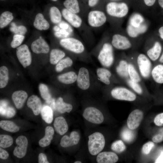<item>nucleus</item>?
Masks as SVG:
<instances>
[{"label": "nucleus", "instance_id": "1", "mask_svg": "<svg viewBox=\"0 0 163 163\" xmlns=\"http://www.w3.org/2000/svg\"><path fill=\"white\" fill-rule=\"evenodd\" d=\"M133 59L143 80L150 79L151 78V72L153 66L152 61L147 55L143 53L139 54Z\"/></svg>", "mask_w": 163, "mask_h": 163}, {"label": "nucleus", "instance_id": "2", "mask_svg": "<svg viewBox=\"0 0 163 163\" xmlns=\"http://www.w3.org/2000/svg\"><path fill=\"white\" fill-rule=\"evenodd\" d=\"M110 94L116 99L130 102L136 100L138 95L127 86H123L112 88L110 91Z\"/></svg>", "mask_w": 163, "mask_h": 163}, {"label": "nucleus", "instance_id": "3", "mask_svg": "<svg viewBox=\"0 0 163 163\" xmlns=\"http://www.w3.org/2000/svg\"><path fill=\"white\" fill-rule=\"evenodd\" d=\"M98 59L104 68H109L112 66L114 57L113 47L111 44L108 42L104 43L99 53Z\"/></svg>", "mask_w": 163, "mask_h": 163}, {"label": "nucleus", "instance_id": "4", "mask_svg": "<svg viewBox=\"0 0 163 163\" xmlns=\"http://www.w3.org/2000/svg\"><path fill=\"white\" fill-rule=\"evenodd\" d=\"M88 149L90 153L95 155L99 153L104 149L105 140L103 135L99 132H95L88 136Z\"/></svg>", "mask_w": 163, "mask_h": 163}, {"label": "nucleus", "instance_id": "5", "mask_svg": "<svg viewBox=\"0 0 163 163\" xmlns=\"http://www.w3.org/2000/svg\"><path fill=\"white\" fill-rule=\"evenodd\" d=\"M60 45L66 50L76 54L83 53L85 47L82 43L74 37H67L61 39Z\"/></svg>", "mask_w": 163, "mask_h": 163}, {"label": "nucleus", "instance_id": "6", "mask_svg": "<svg viewBox=\"0 0 163 163\" xmlns=\"http://www.w3.org/2000/svg\"><path fill=\"white\" fill-rule=\"evenodd\" d=\"M106 10L109 15L114 17L121 18L127 15L128 12V8L125 3L111 2L107 4Z\"/></svg>", "mask_w": 163, "mask_h": 163}, {"label": "nucleus", "instance_id": "7", "mask_svg": "<svg viewBox=\"0 0 163 163\" xmlns=\"http://www.w3.org/2000/svg\"><path fill=\"white\" fill-rule=\"evenodd\" d=\"M107 21V17L103 11L98 10L90 11L87 15V22L91 27L97 28L103 25Z\"/></svg>", "mask_w": 163, "mask_h": 163}, {"label": "nucleus", "instance_id": "8", "mask_svg": "<svg viewBox=\"0 0 163 163\" xmlns=\"http://www.w3.org/2000/svg\"><path fill=\"white\" fill-rule=\"evenodd\" d=\"M83 116L88 121L95 124H100L104 120V116L101 112L93 107L86 108L84 111Z\"/></svg>", "mask_w": 163, "mask_h": 163}, {"label": "nucleus", "instance_id": "9", "mask_svg": "<svg viewBox=\"0 0 163 163\" xmlns=\"http://www.w3.org/2000/svg\"><path fill=\"white\" fill-rule=\"evenodd\" d=\"M16 55L19 61L24 68L30 65L32 61L31 53L26 45L23 44L17 48Z\"/></svg>", "mask_w": 163, "mask_h": 163}, {"label": "nucleus", "instance_id": "10", "mask_svg": "<svg viewBox=\"0 0 163 163\" xmlns=\"http://www.w3.org/2000/svg\"><path fill=\"white\" fill-rule=\"evenodd\" d=\"M143 117V111L139 109H136L129 114L127 120V126L130 129L134 130L139 126Z\"/></svg>", "mask_w": 163, "mask_h": 163}, {"label": "nucleus", "instance_id": "11", "mask_svg": "<svg viewBox=\"0 0 163 163\" xmlns=\"http://www.w3.org/2000/svg\"><path fill=\"white\" fill-rule=\"evenodd\" d=\"M111 44L113 47L119 50H128L132 46L131 42L128 38L119 34H115L113 36Z\"/></svg>", "mask_w": 163, "mask_h": 163}, {"label": "nucleus", "instance_id": "12", "mask_svg": "<svg viewBox=\"0 0 163 163\" xmlns=\"http://www.w3.org/2000/svg\"><path fill=\"white\" fill-rule=\"evenodd\" d=\"M15 142L17 146L14 149L13 154L18 158H22L27 152L28 144L27 139L25 136L21 135L16 139Z\"/></svg>", "mask_w": 163, "mask_h": 163}, {"label": "nucleus", "instance_id": "13", "mask_svg": "<svg viewBox=\"0 0 163 163\" xmlns=\"http://www.w3.org/2000/svg\"><path fill=\"white\" fill-rule=\"evenodd\" d=\"M78 87L82 90L88 89L90 86L89 72L86 68H81L78 71L77 79Z\"/></svg>", "mask_w": 163, "mask_h": 163}, {"label": "nucleus", "instance_id": "14", "mask_svg": "<svg viewBox=\"0 0 163 163\" xmlns=\"http://www.w3.org/2000/svg\"><path fill=\"white\" fill-rule=\"evenodd\" d=\"M125 85L138 95L145 96L149 95L144 82H136L128 78L124 82Z\"/></svg>", "mask_w": 163, "mask_h": 163}, {"label": "nucleus", "instance_id": "15", "mask_svg": "<svg viewBox=\"0 0 163 163\" xmlns=\"http://www.w3.org/2000/svg\"><path fill=\"white\" fill-rule=\"evenodd\" d=\"M62 14L71 26L76 28H78L81 26L82 20L78 14L73 13L66 8L62 9Z\"/></svg>", "mask_w": 163, "mask_h": 163}, {"label": "nucleus", "instance_id": "16", "mask_svg": "<svg viewBox=\"0 0 163 163\" xmlns=\"http://www.w3.org/2000/svg\"><path fill=\"white\" fill-rule=\"evenodd\" d=\"M128 58H122L119 60L115 68L117 74L123 82L129 78L128 71Z\"/></svg>", "mask_w": 163, "mask_h": 163}, {"label": "nucleus", "instance_id": "17", "mask_svg": "<svg viewBox=\"0 0 163 163\" xmlns=\"http://www.w3.org/2000/svg\"><path fill=\"white\" fill-rule=\"evenodd\" d=\"M31 48L33 52L37 54L47 53L50 50L49 45L41 36L32 42Z\"/></svg>", "mask_w": 163, "mask_h": 163}, {"label": "nucleus", "instance_id": "18", "mask_svg": "<svg viewBox=\"0 0 163 163\" xmlns=\"http://www.w3.org/2000/svg\"><path fill=\"white\" fill-rule=\"evenodd\" d=\"M128 71L129 78L132 81L136 82H143L133 59L128 58Z\"/></svg>", "mask_w": 163, "mask_h": 163}, {"label": "nucleus", "instance_id": "19", "mask_svg": "<svg viewBox=\"0 0 163 163\" xmlns=\"http://www.w3.org/2000/svg\"><path fill=\"white\" fill-rule=\"evenodd\" d=\"M80 139V136L78 133L73 131L70 134L69 137L67 135L63 136L60 142V145L63 147H68L77 144Z\"/></svg>", "mask_w": 163, "mask_h": 163}, {"label": "nucleus", "instance_id": "20", "mask_svg": "<svg viewBox=\"0 0 163 163\" xmlns=\"http://www.w3.org/2000/svg\"><path fill=\"white\" fill-rule=\"evenodd\" d=\"M162 50L161 43L158 41L155 42L151 47L146 50V55L152 62H155L159 58Z\"/></svg>", "mask_w": 163, "mask_h": 163}, {"label": "nucleus", "instance_id": "21", "mask_svg": "<svg viewBox=\"0 0 163 163\" xmlns=\"http://www.w3.org/2000/svg\"><path fill=\"white\" fill-rule=\"evenodd\" d=\"M118 157L115 153L104 152L99 153L96 160L98 163H114L118 160Z\"/></svg>", "mask_w": 163, "mask_h": 163}, {"label": "nucleus", "instance_id": "22", "mask_svg": "<svg viewBox=\"0 0 163 163\" xmlns=\"http://www.w3.org/2000/svg\"><path fill=\"white\" fill-rule=\"evenodd\" d=\"M27 105L32 109L34 114L36 116L39 114L42 107L40 99L37 96L34 95H32L29 97Z\"/></svg>", "mask_w": 163, "mask_h": 163}, {"label": "nucleus", "instance_id": "23", "mask_svg": "<svg viewBox=\"0 0 163 163\" xmlns=\"http://www.w3.org/2000/svg\"><path fill=\"white\" fill-rule=\"evenodd\" d=\"M27 97V92L22 90L15 91L12 95V99L16 107L18 109L22 108Z\"/></svg>", "mask_w": 163, "mask_h": 163}, {"label": "nucleus", "instance_id": "24", "mask_svg": "<svg viewBox=\"0 0 163 163\" xmlns=\"http://www.w3.org/2000/svg\"><path fill=\"white\" fill-rule=\"evenodd\" d=\"M151 78L157 84H163V64H156L153 66L151 72Z\"/></svg>", "mask_w": 163, "mask_h": 163}, {"label": "nucleus", "instance_id": "25", "mask_svg": "<svg viewBox=\"0 0 163 163\" xmlns=\"http://www.w3.org/2000/svg\"><path fill=\"white\" fill-rule=\"evenodd\" d=\"M56 132L61 135L65 133L68 129V126L65 119L62 117L56 118L53 123Z\"/></svg>", "mask_w": 163, "mask_h": 163}, {"label": "nucleus", "instance_id": "26", "mask_svg": "<svg viewBox=\"0 0 163 163\" xmlns=\"http://www.w3.org/2000/svg\"><path fill=\"white\" fill-rule=\"evenodd\" d=\"M97 74L100 81L107 85L111 83L112 74L111 72L105 68H99L97 70Z\"/></svg>", "mask_w": 163, "mask_h": 163}, {"label": "nucleus", "instance_id": "27", "mask_svg": "<svg viewBox=\"0 0 163 163\" xmlns=\"http://www.w3.org/2000/svg\"><path fill=\"white\" fill-rule=\"evenodd\" d=\"M147 26L143 23L138 27H134L129 24L126 28V31L129 36L133 38L138 36L139 35L145 33L147 30Z\"/></svg>", "mask_w": 163, "mask_h": 163}, {"label": "nucleus", "instance_id": "28", "mask_svg": "<svg viewBox=\"0 0 163 163\" xmlns=\"http://www.w3.org/2000/svg\"><path fill=\"white\" fill-rule=\"evenodd\" d=\"M54 134L53 128L50 126H47L45 129V135L39 142V145L42 147L48 146L50 143Z\"/></svg>", "mask_w": 163, "mask_h": 163}, {"label": "nucleus", "instance_id": "29", "mask_svg": "<svg viewBox=\"0 0 163 163\" xmlns=\"http://www.w3.org/2000/svg\"><path fill=\"white\" fill-rule=\"evenodd\" d=\"M33 24L36 28L40 30H46L50 27L49 23L44 18L43 15L40 13L36 15Z\"/></svg>", "mask_w": 163, "mask_h": 163}, {"label": "nucleus", "instance_id": "30", "mask_svg": "<svg viewBox=\"0 0 163 163\" xmlns=\"http://www.w3.org/2000/svg\"><path fill=\"white\" fill-rule=\"evenodd\" d=\"M77 75L73 71L69 72L58 76L59 82L66 84H70L75 82L77 80Z\"/></svg>", "mask_w": 163, "mask_h": 163}, {"label": "nucleus", "instance_id": "31", "mask_svg": "<svg viewBox=\"0 0 163 163\" xmlns=\"http://www.w3.org/2000/svg\"><path fill=\"white\" fill-rule=\"evenodd\" d=\"M56 110L61 113H69L72 109V106L63 101L61 97H59L56 101Z\"/></svg>", "mask_w": 163, "mask_h": 163}, {"label": "nucleus", "instance_id": "32", "mask_svg": "<svg viewBox=\"0 0 163 163\" xmlns=\"http://www.w3.org/2000/svg\"><path fill=\"white\" fill-rule=\"evenodd\" d=\"M8 102L5 101H0L1 114L8 117H11L15 113V109L12 107L8 106Z\"/></svg>", "mask_w": 163, "mask_h": 163}, {"label": "nucleus", "instance_id": "33", "mask_svg": "<svg viewBox=\"0 0 163 163\" xmlns=\"http://www.w3.org/2000/svg\"><path fill=\"white\" fill-rule=\"evenodd\" d=\"M42 119L47 123H51L53 119V113L51 107L47 105L42 106L40 111Z\"/></svg>", "mask_w": 163, "mask_h": 163}, {"label": "nucleus", "instance_id": "34", "mask_svg": "<svg viewBox=\"0 0 163 163\" xmlns=\"http://www.w3.org/2000/svg\"><path fill=\"white\" fill-rule=\"evenodd\" d=\"M65 56V54L63 51L58 49H53L50 53V62L53 65L57 64Z\"/></svg>", "mask_w": 163, "mask_h": 163}, {"label": "nucleus", "instance_id": "35", "mask_svg": "<svg viewBox=\"0 0 163 163\" xmlns=\"http://www.w3.org/2000/svg\"><path fill=\"white\" fill-rule=\"evenodd\" d=\"M0 127L3 129L12 133L19 131V127L11 121L2 120L0 121Z\"/></svg>", "mask_w": 163, "mask_h": 163}, {"label": "nucleus", "instance_id": "36", "mask_svg": "<svg viewBox=\"0 0 163 163\" xmlns=\"http://www.w3.org/2000/svg\"><path fill=\"white\" fill-rule=\"evenodd\" d=\"M63 5L66 8L76 14L80 12V8L78 0H65Z\"/></svg>", "mask_w": 163, "mask_h": 163}, {"label": "nucleus", "instance_id": "37", "mask_svg": "<svg viewBox=\"0 0 163 163\" xmlns=\"http://www.w3.org/2000/svg\"><path fill=\"white\" fill-rule=\"evenodd\" d=\"M50 15L51 21L53 23L57 24L61 21L62 14L56 7L53 6L50 8Z\"/></svg>", "mask_w": 163, "mask_h": 163}, {"label": "nucleus", "instance_id": "38", "mask_svg": "<svg viewBox=\"0 0 163 163\" xmlns=\"http://www.w3.org/2000/svg\"><path fill=\"white\" fill-rule=\"evenodd\" d=\"M39 90L41 97L47 103H51L53 99L47 86L43 84H40L39 86Z\"/></svg>", "mask_w": 163, "mask_h": 163}, {"label": "nucleus", "instance_id": "39", "mask_svg": "<svg viewBox=\"0 0 163 163\" xmlns=\"http://www.w3.org/2000/svg\"><path fill=\"white\" fill-rule=\"evenodd\" d=\"M133 130L128 127L124 128L121 133L122 139L127 143L132 142L135 139V133Z\"/></svg>", "mask_w": 163, "mask_h": 163}, {"label": "nucleus", "instance_id": "40", "mask_svg": "<svg viewBox=\"0 0 163 163\" xmlns=\"http://www.w3.org/2000/svg\"><path fill=\"white\" fill-rule=\"evenodd\" d=\"M9 79L8 71L7 68L3 66L0 68V88H3L7 85Z\"/></svg>", "mask_w": 163, "mask_h": 163}, {"label": "nucleus", "instance_id": "41", "mask_svg": "<svg viewBox=\"0 0 163 163\" xmlns=\"http://www.w3.org/2000/svg\"><path fill=\"white\" fill-rule=\"evenodd\" d=\"M72 64V60L70 57H67L63 58L56 64V70L58 72H61L64 69L71 66Z\"/></svg>", "mask_w": 163, "mask_h": 163}, {"label": "nucleus", "instance_id": "42", "mask_svg": "<svg viewBox=\"0 0 163 163\" xmlns=\"http://www.w3.org/2000/svg\"><path fill=\"white\" fill-rule=\"evenodd\" d=\"M14 17L12 13L5 11L2 13L0 17V27L3 28L7 26L13 19Z\"/></svg>", "mask_w": 163, "mask_h": 163}, {"label": "nucleus", "instance_id": "43", "mask_svg": "<svg viewBox=\"0 0 163 163\" xmlns=\"http://www.w3.org/2000/svg\"><path fill=\"white\" fill-rule=\"evenodd\" d=\"M144 21L142 16L139 14H135L131 17L129 24L134 27H138L143 23Z\"/></svg>", "mask_w": 163, "mask_h": 163}, {"label": "nucleus", "instance_id": "44", "mask_svg": "<svg viewBox=\"0 0 163 163\" xmlns=\"http://www.w3.org/2000/svg\"><path fill=\"white\" fill-rule=\"evenodd\" d=\"M13 140L12 138L8 135H0V146L3 148L10 147L13 144Z\"/></svg>", "mask_w": 163, "mask_h": 163}, {"label": "nucleus", "instance_id": "45", "mask_svg": "<svg viewBox=\"0 0 163 163\" xmlns=\"http://www.w3.org/2000/svg\"><path fill=\"white\" fill-rule=\"evenodd\" d=\"M111 148L113 151L120 153L125 150L126 146L122 140H118L112 143Z\"/></svg>", "mask_w": 163, "mask_h": 163}, {"label": "nucleus", "instance_id": "46", "mask_svg": "<svg viewBox=\"0 0 163 163\" xmlns=\"http://www.w3.org/2000/svg\"><path fill=\"white\" fill-rule=\"evenodd\" d=\"M11 25V27H10V30L15 34L24 35L27 31V28L24 26L20 25L17 26L14 23H12Z\"/></svg>", "mask_w": 163, "mask_h": 163}, {"label": "nucleus", "instance_id": "47", "mask_svg": "<svg viewBox=\"0 0 163 163\" xmlns=\"http://www.w3.org/2000/svg\"><path fill=\"white\" fill-rule=\"evenodd\" d=\"M24 38V35L15 34L11 43V46L13 48H15L19 46L22 43Z\"/></svg>", "mask_w": 163, "mask_h": 163}, {"label": "nucleus", "instance_id": "48", "mask_svg": "<svg viewBox=\"0 0 163 163\" xmlns=\"http://www.w3.org/2000/svg\"><path fill=\"white\" fill-rule=\"evenodd\" d=\"M154 146L155 144L152 142L149 141L146 142L142 147V153L144 155H148Z\"/></svg>", "mask_w": 163, "mask_h": 163}, {"label": "nucleus", "instance_id": "49", "mask_svg": "<svg viewBox=\"0 0 163 163\" xmlns=\"http://www.w3.org/2000/svg\"><path fill=\"white\" fill-rule=\"evenodd\" d=\"M152 140L155 143L160 142L163 141V128L159 129L158 133L153 136Z\"/></svg>", "mask_w": 163, "mask_h": 163}, {"label": "nucleus", "instance_id": "50", "mask_svg": "<svg viewBox=\"0 0 163 163\" xmlns=\"http://www.w3.org/2000/svg\"><path fill=\"white\" fill-rule=\"evenodd\" d=\"M154 122L158 126H163V113L157 115L154 119Z\"/></svg>", "mask_w": 163, "mask_h": 163}, {"label": "nucleus", "instance_id": "51", "mask_svg": "<svg viewBox=\"0 0 163 163\" xmlns=\"http://www.w3.org/2000/svg\"><path fill=\"white\" fill-rule=\"evenodd\" d=\"M59 26L60 28L66 29L68 31L71 33L73 31L70 26L68 23L65 22L61 21L59 23Z\"/></svg>", "mask_w": 163, "mask_h": 163}, {"label": "nucleus", "instance_id": "52", "mask_svg": "<svg viewBox=\"0 0 163 163\" xmlns=\"http://www.w3.org/2000/svg\"><path fill=\"white\" fill-rule=\"evenodd\" d=\"M38 162L39 163H49L47 157L44 154L41 153L39 154L38 157Z\"/></svg>", "mask_w": 163, "mask_h": 163}, {"label": "nucleus", "instance_id": "53", "mask_svg": "<svg viewBox=\"0 0 163 163\" xmlns=\"http://www.w3.org/2000/svg\"><path fill=\"white\" fill-rule=\"evenodd\" d=\"M8 153L5 150L0 148V158L2 159H6L9 157Z\"/></svg>", "mask_w": 163, "mask_h": 163}, {"label": "nucleus", "instance_id": "54", "mask_svg": "<svg viewBox=\"0 0 163 163\" xmlns=\"http://www.w3.org/2000/svg\"><path fill=\"white\" fill-rule=\"evenodd\" d=\"M155 163H163V151L161 152V154L155 160Z\"/></svg>", "mask_w": 163, "mask_h": 163}, {"label": "nucleus", "instance_id": "55", "mask_svg": "<svg viewBox=\"0 0 163 163\" xmlns=\"http://www.w3.org/2000/svg\"><path fill=\"white\" fill-rule=\"evenodd\" d=\"M99 0H88V5L91 7L96 5L97 3Z\"/></svg>", "mask_w": 163, "mask_h": 163}, {"label": "nucleus", "instance_id": "56", "mask_svg": "<svg viewBox=\"0 0 163 163\" xmlns=\"http://www.w3.org/2000/svg\"><path fill=\"white\" fill-rule=\"evenodd\" d=\"M144 1L146 5L151 6L154 4L156 0H144Z\"/></svg>", "mask_w": 163, "mask_h": 163}, {"label": "nucleus", "instance_id": "57", "mask_svg": "<svg viewBox=\"0 0 163 163\" xmlns=\"http://www.w3.org/2000/svg\"><path fill=\"white\" fill-rule=\"evenodd\" d=\"M161 38L163 40V26L161 27L158 30Z\"/></svg>", "mask_w": 163, "mask_h": 163}, {"label": "nucleus", "instance_id": "58", "mask_svg": "<svg viewBox=\"0 0 163 163\" xmlns=\"http://www.w3.org/2000/svg\"><path fill=\"white\" fill-rule=\"evenodd\" d=\"M54 35L56 37L58 38H62L64 37L59 31L55 32L54 33Z\"/></svg>", "mask_w": 163, "mask_h": 163}, {"label": "nucleus", "instance_id": "59", "mask_svg": "<svg viewBox=\"0 0 163 163\" xmlns=\"http://www.w3.org/2000/svg\"><path fill=\"white\" fill-rule=\"evenodd\" d=\"M158 62L161 64L163 63V51L162 54L158 59Z\"/></svg>", "mask_w": 163, "mask_h": 163}, {"label": "nucleus", "instance_id": "60", "mask_svg": "<svg viewBox=\"0 0 163 163\" xmlns=\"http://www.w3.org/2000/svg\"><path fill=\"white\" fill-rule=\"evenodd\" d=\"M60 29V28L59 27L56 26H55L53 28V30L55 31V32L59 31Z\"/></svg>", "mask_w": 163, "mask_h": 163}, {"label": "nucleus", "instance_id": "61", "mask_svg": "<svg viewBox=\"0 0 163 163\" xmlns=\"http://www.w3.org/2000/svg\"><path fill=\"white\" fill-rule=\"evenodd\" d=\"M158 2L160 6L163 8V0H158Z\"/></svg>", "mask_w": 163, "mask_h": 163}, {"label": "nucleus", "instance_id": "62", "mask_svg": "<svg viewBox=\"0 0 163 163\" xmlns=\"http://www.w3.org/2000/svg\"><path fill=\"white\" fill-rule=\"evenodd\" d=\"M81 163L82 162L81 161H76L74 162V163Z\"/></svg>", "mask_w": 163, "mask_h": 163}, {"label": "nucleus", "instance_id": "63", "mask_svg": "<svg viewBox=\"0 0 163 163\" xmlns=\"http://www.w3.org/2000/svg\"><path fill=\"white\" fill-rule=\"evenodd\" d=\"M52 0L53 1H57V0Z\"/></svg>", "mask_w": 163, "mask_h": 163}, {"label": "nucleus", "instance_id": "64", "mask_svg": "<svg viewBox=\"0 0 163 163\" xmlns=\"http://www.w3.org/2000/svg\"></svg>", "mask_w": 163, "mask_h": 163}]
</instances>
